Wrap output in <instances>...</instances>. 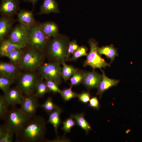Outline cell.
Listing matches in <instances>:
<instances>
[{
	"instance_id": "2e32d148",
	"label": "cell",
	"mask_w": 142,
	"mask_h": 142,
	"mask_svg": "<svg viewBox=\"0 0 142 142\" xmlns=\"http://www.w3.org/2000/svg\"><path fill=\"white\" fill-rule=\"evenodd\" d=\"M17 15L19 23L27 28L33 25L36 22L32 11L22 9L19 11Z\"/></svg>"
},
{
	"instance_id": "836d02e7",
	"label": "cell",
	"mask_w": 142,
	"mask_h": 142,
	"mask_svg": "<svg viewBox=\"0 0 142 142\" xmlns=\"http://www.w3.org/2000/svg\"><path fill=\"white\" fill-rule=\"evenodd\" d=\"M45 80V83L50 92L60 94L61 90L58 88V85L55 82L50 79Z\"/></svg>"
},
{
	"instance_id": "f546056e",
	"label": "cell",
	"mask_w": 142,
	"mask_h": 142,
	"mask_svg": "<svg viewBox=\"0 0 142 142\" xmlns=\"http://www.w3.org/2000/svg\"><path fill=\"white\" fill-rule=\"evenodd\" d=\"M15 80L0 75V89L4 94L10 88L11 86L14 82Z\"/></svg>"
},
{
	"instance_id": "4dcf8cb0",
	"label": "cell",
	"mask_w": 142,
	"mask_h": 142,
	"mask_svg": "<svg viewBox=\"0 0 142 142\" xmlns=\"http://www.w3.org/2000/svg\"><path fill=\"white\" fill-rule=\"evenodd\" d=\"M39 107L49 114L59 107L54 104L52 99L50 97H48L43 104L40 105Z\"/></svg>"
},
{
	"instance_id": "e575fe53",
	"label": "cell",
	"mask_w": 142,
	"mask_h": 142,
	"mask_svg": "<svg viewBox=\"0 0 142 142\" xmlns=\"http://www.w3.org/2000/svg\"><path fill=\"white\" fill-rule=\"evenodd\" d=\"M75 122L72 118H70L63 122L62 129L65 133H70L71 128L75 125Z\"/></svg>"
},
{
	"instance_id": "52a82bcc",
	"label": "cell",
	"mask_w": 142,
	"mask_h": 142,
	"mask_svg": "<svg viewBox=\"0 0 142 142\" xmlns=\"http://www.w3.org/2000/svg\"><path fill=\"white\" fill-rule=\"evenodd\" d=\"M17 78V85L24 95L34 94L39 80L37 75L33 72H27Z\"/></svg>"
},
{
	"instance_id": "d590c367",
	"label": "cell",
	"mask_w": 142,
	"mask_h": 142,
	"mask_svg": "<svg viewBox=\"0 0 142 142\" xmlns=\"http://www.w3.org/2000/svg\"><path fill=\"white\" fill-rule=\"evenodd\" d=\"M79 47L76 40H73L69 42L67 50V56L68 59L71 55H72Z\"/></svg>"
},
{
	"instance_id": "7402d4cb",
	"label": "cell",
	"mask_w": 142,
	"mask_h": 142,
	"mask_svg": "<svg viewBox=\"0 0 142 142\" xmlns=\"http://www.w3.org/2000/svg\"><path fill=\"white\" fill-rule=\"evenodd\" d=\"M14 132L5 124L0 126V142H12L14 136Z\"/></svg>"
},
{
	"instance_id": "8d00e7d4",
	"label": "cell",
	"mask_w": 142,
	"mask_h": 142,
	"mask_svg": "<svg viewBox=\"0 0 142 142\" xmlns=\"http://www.w3.org/2000/svg\"><path fill=\"white\" fill-rule=\"evenodd\" d=\"M90 97V95L88 92H83L79 94L78 97L80 101L85 103L89 101Z\"/></svg>"
},
{
	"instance_id": "1f68e13d",
	"label": "cell",
	"mask_w": 142,
	"mask_h": 142,
	"mask_svg": "<svg viewBox=\"0 0 142 142\" xmlns=\"http://www.w3.org/2000/svg\"><path fill=\"white\" fill-rule=\"evenodd\" d=\"M87 48L85 46H79L78 49L73 54L72 57L69 60L76 61L78 59L82 56H87L88 54Z\"/></svg>"
},
{
	"instance_id": "5b68a950",
	"label": "cell",
	"mask_w": 142,
	"mask_h": 142,
	"mask_svg": "<svg viewBox=\"0 0 142 142\" xmlns=\"http://www.w3.org/2000/svg\"><path fill=\"white\" fill-rule=\"evenodd\" d=\"M44 53L27 48L24 50L18 67L20 69L27 72H34L44 63L45 59Z\"/></svg>"
},
{
	"instance_id": "30bf717a",
	"label": "cell",
	"mask_w": 142,
	"mask_h": 142,
	"mask_svg": "<svg viewBox=\"0 0 142 142\" xmlns=\"http://www.w3.org/2000/svg\"><path fill=\"white\" fill-rule=\"evenodd\" d=\"M37 99L34 94L24 95L20 104L21 108L30 118L36 115L37 109L39 107Z\"/></svg>"
},
{
	"instance_id": "277c9868",
	"label": "cell",
	"mask_w": 142,
	"mask_h": 142,
	"mask_svg": "<svg viewBox=\"0 0 142 142\" xmlns=\"http://www.w3.org/2000/svg\"><path fill=\"white\" fill-rule=\"evenodd\" d=\"M30 118L21 108L12 106L4 120V123L14 133L16 138Z\"/></svg>"
},
{
	"instance_id": "8fae6325",
	"label": "cell",
	"mask_w": 142,
	"mask_h": 142,
	"mask_svg": "<svg viewBox=\"0 0 142 142\" xmlns=\"http://www.w3.org/2000/svg\"><path fill=\"white\" fill-rule=\"evenodd\" d=\"M19 0H1L0 13L1 16L13 17L20 10Z\"/></svg>"
},
{
	"instance_id": "8992f818",
	"label": "cell",
	"mask_w": 142,
	"mask_h": 142,
	"mask_svg": "<svg viewBox=\"0 0 142 142\" xmlns=\"http://www.w3.org/2000/svg\"><path fill=\"white\" fill-rule=\"evenodd\" d=\"M88 43L90 46V51L88 54L87 58L83 63L84 67L89 66L94 70L97 68L100 69L110 67V64L102 58L101 55L98 53L97 49L98 43L93 38L89 39Z\"/></svg>"
},
{
	"instance_id": "7a4b0ae2",
	"label": "cell",
	"mask_w": 142,
	"mask_h": 142,
	"mask_svg": "<svg viewBox=\"0 0 142 142\" xmlns=\"http://www.w3.org/2000/svg\"><path fill=\"white\" fill-rule=\"evenodd\" d=\"M70 42L68 37L60 34L50 40L45 51L50 61L62 64L68 60L67 50Z\"/></svg>"
},
{
	"instance_id": "603a6c76",
	"label": "cell",
	"mask_w": 142,
	"mask_h": 142,
	"mask_svg": "<svg viewBox=\"0 0 142 142\" xmlns=\"http://www.w3.org/2000/svg\"><path fill=\"white\" fill-rule=\"evenodd\" d=\"M62 112L61 109L59 107L49 114L47 122L53 125L56 134L57 133L58 128L61 123L60 116Z\"/></svg>"
},
{
	"instance_id": "3957f363",
	"label": "cell",
	"mask_w": 142,
	"mask_h": 142,
	"mask_svg": "<svg viewBox=\"0 0 142 142\" xmlns=\"http://www.w3.org/2000/svg\"><path fill=\"white\" fill-rule=\"evenodd\" d=\"M28 37L26 47L44 53L50 40L42 30L40 23L37 22L27 28Z\"/></svg>"
},
{
	"instance_id": "5bb4252c",
	"label": "cell",
	"mask_w": 142,
	"mask_h": 142,
	"mask_svg": "<svg viewBox=\"0 0 142 142\" xmlns=\"http://www.w3.org/2000/svg\"><path fill=\"white\" fill-rule=\"evenodd\" d=\"M102 79V75L93 70L91 72H86L82 83L88 88H98Z\"/></svg>"
},
{
	"instance_id": "9c48e42d",
	"label": "cell",
	"mask_w": 142,
	"mask_h": 142,
	"mask_svg": "<svg viewBox=\"0 0 142 142\" xmlns=\"http://www.w3.org/2000/svg\"><path fill=\"white\" fill-rule=\"evenodd\" d=\"M27 37V28L19 24L12 29L8 39L12 42L26 48Z\"/></svg>"
},
{
	"instance_id": "ac0fdd59",
	"label": "cell",
	"mask_w": 142,
	"mask_h": 142,
	"mask_svg": "<svg viewBox=\"0 0 142 142\" xmlns=\"http://www.w3.org/2000/svg\"><path fill=\"white\" fill-rule=\"evenodd\" d=\"M59 12L57 3L55 0H43L39 11L37 14L40 15L51 13H58Z\"/></svg>"
},
{
	"instance_id": "4316f807",
	"label": "cell",
	"mask_w": 142,
	"mask_h": 142,
	"mask_svg": "<svg viewBox=\"0 0 142 142\" xmlns=\"http://www.w3.org/2000/svg\"><path fill=\"white\" fill-rule=\"evenodd\" d=\"M9 106L4 95L0 96V118L4 121L9 110Z\"/></svg>"
},
{
	"instance_id": "d4e9b609",
	"label": "cell",
	"mask_w": 142,
	"mask_h": 142,
	"mask_svg": "<svg viewBox=\"0 0 142 142\" xmlns=\"http://www.w3.org/2000/svg\"><path fill=\"white\" fill-rule=\"evenodd\" d=\"M24 49H18L13 50L8 54L6 57L9 59L11 63L18 65L22 59Z\"/></svg>"
},
{
	"instance_id": "f35d334b",
	"label": "cell",
	"mask_w": 142,
	"mask_h": 142,
	"mask_svg": "<svg viewBox=\"0 0 142 142\" xmlns=\"http://www.w3.org/2000/svg\"><path fill=\"white\" fill-rule=\"evenodd\" d=\"M39 0H24V2L31 3L32 4L33 9L34 8L35 5L36 3Z\"/></svg>"
},
{
	"instance_id": "ffe728a7",
	"label": "cell",
	"mask_w": 142,
	"mask_h": 142,
	"mask_svg": "<svg viewBox=\"0 0 142 142\" xmlns=\"http://www.w3.org/2000/svg\"><path fill=\"white\" fill-rule=\"evenodd\" d=\"M0 45V55L1 56L6 57L9 53L15 50L24 49L23 47L15 44L8 39L2 41Z\"/></svg>"
},
{
	"instance_id": "d6986e66",
	"label": "cell",
	"mask_w": 142,
	"mask_h": 142,
	"mask_svg": "<svg viewBox=\"0 0 142 142\" xmlns=\"http://www.w3.org/2000/svg\"><path fill=\"white\" fill-rule=\"evenodd\" d=\"M40 24L44 33L48 37L54 38L59 34L58 26L55 23L48 21L40 23Z\"/></svg>"
},
{
	"instance_id": "ba28073f",
	"label": "cell",
	"mask_w": 142,
	"mask_h": 142,
	"mask_svg": "<svg viewBox=\"0 0 142 142\" xmlns=\"http://www.w3.org/2000/svg\"><path fill=\"white\" fill-rule=\"evenodd\" d=\"M60 64L56 62H50L43 63L39 68L42 79H50L58 85L61 82L62 68Z\"/></svg>"
},
{
	"instance_id": "484cf974",
	"label": "cell",
	"mask_w": 142,
	"mask_h": 142,
	"mask_svg": "<svg viewBox=\"0 0 142 142\" xmlns=\"http://www.w3.org/2000/svg\"><path fill=\"white\" fill-rule=\"evenodd\" d=\"M72 116L74 118L77 124L85 130L87 134L91 129L89 124L85 119L83 114H77Z\"/></svg>"
},
{
	"instance_id": "ab89813d",
	"label": "cell",
	"mask_w": 142,
	"mask_h": 142,
	"mask_svg": "<svg viewBox=\"0 0 142 142\" xmlns=\"http://www.w3.org/2000/svg\"><path fill=\"white\" fill-rule=\"evenodd\" d=\"M130 131V130H126V133H128Z\"/></svg>"
},
{
	"instance_id": "7c38bea8",
	"label": "cell",
	"mask_w": 142,
	"mask_h": 142,
	"mask_svg": "<svg viewBox=\"0 0 142 142\" xmlns=\"http://www.w3.org/2000/svg\"><path fill=\"white\" fill-rule=\"evenodd\" d=\"M24 94L17 86L10 88L4 95L9 106L12 107L21 104L24 97Z\"/></svg>"
},
{
	"instance_id": "f1b7e54d",
	"label": "cell",
	"mask_w": 142,
	"mask_h": 142,
	"mask_svg": "<svg viewBox=\"0 0 142 142\" xmlns=\"http://www.w3.org/2000/svg\"><path fill=\"white\" fill-rule=\"evenodd\" d=\"M86 72L78 69L70 79V88L77 85L82 82Z\"/></svg>"
},
{
	"instance_id": "4fadbf2b",
	"label": "cell",
	"mask_w": 142,
	"mask_h": 142,
	"mask_svg": "<svg viewBox=\"0 0 142 142\" xmlns=\"http://www.w3.org/2000/svg\"><path fill=\"white\" fill-rule=\"evenodd\" d=\"M18 65L10 63L1 62L0 63V75L16 79L19 74Z\"/></svg>"
},
{
	"instance_id": "cb8c5ba5",
	"label": "cell",
	"mask_w": 142,
	"mask_h": 142,
	"mask_svg": "<svg viewBox=\"0 0 142 142\" xmlns=\"http://www.w3.org/2000/svg\"><path fill=\"white\" fill-rule=\"evenodd\" d=\"M62 65L63 67L61 71L62 77L64 81L66 82L72 77L78 69L72 65L67 64L65 62H63Z\"/></svg>"
},
{
	"instance_id": "74e56055",
	"label": "cell",
	"mask_w": 142,
	"mask_h": 142,
	"mask_svg": "<svg viewBox=\"0 0 142 142\" xmlns=\"http://www.w3.org/2000/svg\"><path fill=\"white\" fill-rule=\"evenodd\" d=\"M89 106L91 107L98 110L100 107L99 103L97 97H94L91 98L89 101Z\"/></svg>"
},
{
	"instance_id": "e0dca14e",
	"label": "cell",
	"mask_w": 142,
	"mask_h": 142,
	"mask_svg": "<svg viewBox=\"0 0 142 142\" xmlns=\"http://www.w3.org/2000/svg\"><path fill=\"white\" fill-rule=\"evenodd\" d=\"M14 22L13 17L1 16L0 18V41L4 40L11 31Z\"/></svg>"
},
{
	"instance_id": "83f0119b",
	"label": "cell",
	"mask_w": 142,
	"mask_h": 142,
	"mask_svg": "<svg viewBox=\"0 0 142 142\" xmlns=\"http://www.w3.org/2000/svg\"><path fill=\"white\" fill-rule=\"evenodd\" d=\"M45 81L39 80L36 86L34 95L38 98L43 97L45 94L49 92Z\"/></svg>"
},
{
	"instance_id": "44dd1931",
	"label": "cell",
	"mask_w": 142,
	"mask_h": 142,
	"mask_svg": "<svg viewBox=\"0 0 142 142\" xmlns=\"http://www.w3.org/2000/svg\"><path fill=\"white\" fill-rule=\"evenodd\" d=\"M97 50L100 55H104L108 59H110V63L114 60L115 57L118 55L117 49L112 44L110 45L98 47Z\"/></svg>"
},
{
	"instance_id": "9a60e30c",
	"label": "cell",
	"mask_w": 142,
	"mask_h": 142,
	"mask_svg": "<svg viewBox=\"0 0 142 142\" xmlns=\"http://www.w3.org/2000/svg\"><path fill=\"white\" fill-rule=\"evenodd\" d=\"M102 79L98 88L97 95H99L101 99L103 93L111 87L117 85L120 82L119 80L110 79L107 77L104 72L102 69Z\"/></svg>"
},
{
	"instance_id": "6da1fadb",
	"label": "cell",
	"mask_w": 142,
	"mask_h": 142,
	"mask_svg": "<svg viewBox=\"0 0 142 142\" xmlns=\"http://www.w3.org/2000/svg\"><path fill=\"white\" fill-rule=\"evenodd\" d=\"M46 131V122L43 117L36 115L26 123L15 138L16 142H40L44 139Z\"/></svg>"
},
{
	"instance_id": "d6a6232c",
	"label": "cell",
	"mask_w": 142,
	"mask_h": 142,
	"mask_svg": "<svg viewBox=\"0 0 142 142\" xmlns=\"http://www.w3.org/2000/svg\"><path fill=\"white\" fill-rule=\"evenodd\" d=\"M60 94L64 100L66 101H68L73 98L78 97L79 95L73 92L70 88L61 90Z\"/></svg>"
}]
</instances>
